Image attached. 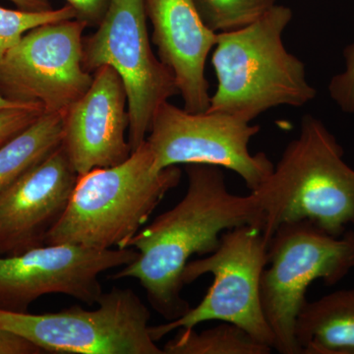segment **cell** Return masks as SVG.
<instances>
[{"label": "cell", "mask_w": 354, "mask_h": 354, "mask_svg": "<svg viewBox=\"0 0 354 354\" xmlns=\"http://www.w3.org/2000/svg\"><path fill=\"white\" fill-rule=\"evenodd\" d=\"M44 113L39 106L11 109L0 113V148L17 136Z\"/></svg>", "instance_id": "44dd1931"}, {"label": "cell", "mask_w": 354, "mask_h": 354, "mask_svg": "<svg viewBox=\"0 0 354 354\" xmlns=\"http://www.w3.org/2000/svg\"><path fill=\"white\" fill-rule=\"evenodd\" d=\"M127 94L120 74L102 66L83 97L64 113L62 146L78 176L113 167L131 155Z\"/></svg>", "instance_id": "4fadbf2b"}, {"label": "cell", "mask_w": 354, "mask_h": 354, "mask_svg": "<svg viewBox=\"0 0 354 354\" xmlns=\"http://www.w3.org/2000/svg\"><path fill=\"white\" fill-rule=\"evenodd\" d=\"M272 349L227 322L199 333L183 329L162 348L165 354H269Z\"/></svg>", "instance_id": "e0dca14e"}, {"label": "cell", "mask_w": 354, "mask_h": 354, "mask_svg": "<svg viewBox=\"0 0 354 354\" xmlns=\"http://www.w3.org/2000/svg\"><path fill=\"white\" fill-rule=\"evenodd\" d=\"M32 106H38V104H22V102L11 101L0 93V113L11 109L28 108Z\"/></svg>", "instance_id": "d4e9b609"}, {"label": "cell", "mask_w": 354, "mask_h": 354, "mask_svg": "<svg viewBox=\"0 0 354 354\" xmlns=\"http://www.w3.org/2000/svg\"><path fill=\"white\" fill-rule=\"evenodd\" d=\"M44 353L39 346L20 335L0 330V354Z\"/></svg>", "instance_id": "603a6c76"}, {"label": "cell", "mask_w": 354, "mask_h": 354, "mask_svg": "<svg viewBox=\"0 0 354 354\" xmlns=\"http://www.w3.org/2000/svg\"><path fill=\"white\" fill-rule=\"evenodd\" d=\"M76 17L75 10L68 4L59 9L44 11L12 10L0 6V62L30 30Z\"/></svg>", "instance_id": "d6986e66"}, {"label": "cell", "mask_w": 354, "mask_h": 354, "mask_svg": "<svg viewBox=\"0 0 354 354\" xmlns=\"http://www.w3.org/2000/svg\"><path fill=\"white\" fill-rule=\"evenodd\" d=\"M97 305L44 314L0 309V330L24 337L44 353L165 354L151 337L150 310L134 291L113 288Z\"/></svg>", "instance_id": "52a82bcc"}, {"label": "cell", "mask_w": 354, "mask_h": 354, "mask_svg": "<svg viewBox=\"0 0 354 354\" xmlns=\"http://www.w3.org/2000/svg\"><path fill=\"white\" fill-rule=\"evenodd\" d=\"M64 113H46L0 148V193L62 145Z\"/></svg>", "instance_id": "2e32d148"}, {"label": "cell", "mask_w": 354, "mask_h": 354, "mask_svg": "<svg viewBox=\"0 0 354 354\" xmlns=\"http://www.w3.org/2000/svg\"><path fill=\"white\" fill-rule=\"evenodd\" d=\"M299 354L354 353V288L304 304L295 325Z\"/></svg>", "instance_id": "9a60e30c"}, {"label": "cell", "mask_w": 354, "mask_h": 354, "mask_svg": "<svg viewBox=\"0 0 354 354\" xmlns=\"http://www.w3.org/2000/svg\"><path fill=\"white\" fill-rule=\"evenodd\" d=\"M180 180L177 165L158 171L146 140L121 164L79 176L66 211L48 232L46 244L127 248Z\"/></svg>", "instance_id": "277c9868"}, {"label": "cell", "mask_w": 354, "mask_h": 354, "mask_svg": "<svg viewBox=\"0 0 354 354\" xmlns=\"http://www.w3.org/2000/svg\"><path fill=\"white\" fill-rule=\"evenodd\" d=\"M145 6L158 58L174 73L184 109L205 113L211 102L205 68L218 32L205 24L193 0H145Z\"/></svg>", "instance_id": "5bb4252c"}, {"label": "cell", "mask_w": 354, "mask_h": 354, "mask_svg": "<svg viewBox=\"0 0 354 354\" xmlns=\"http://www.w3.org/2000/svg\"><path fill=\"white\" fill-rule=\"evenodd\" d=\"M344 57L346 70L333 77L329 92L342 111L354 113V43L346 46Z\"/></svg>", "instance_id": "ffe728a7"}, {"label": "cell", "mask_w": 354, "mask_h": 354, "mask_svg": "<svg viewBox=\"0 0 354 354\" xmlns=\"http://www.w3.org/2000/svg\"><path fill=\"white\" fill-rule=\"evenodd\" d=\"M78 174L60 145L0 193V255L46 245L64 215Z\"/></svg>", "instance_id": "7c38bea8"}, {"label": "cell", "mask_w": 354, "mask_h": 354, "mask_svg": "<svg viewBox=\"0 0 354 354\" xmlns=\"http://www.w3.org/2000/svg\"><path fill=\"white\" fill-rule=\"evenodd\" d=\"M268 246L262 228L242 225L223 232L220 245L209 256L189 261L183 274L184 286L207 274L213 285L195 308L174 321L150 326L156 342L176 329H193L208 321L239 326L256 341L274 346V335L260 299V281L268 264Z\"/></svg>", "instance_id": "8992f818"}, {"label": "cell", "mask_w": 354, "mask_h": 354, "mask_svg": "<svg viewBox=\"0 0 354 354\" xmlns=\"http://www.w3.org/2000/svg\"><path fill=\"white\" fill-rule=\"evenodd\" d=\"M259 131V125L232 114L188 113L165 102L153 116L147 141L158 171L177 165H215L234 171L256 191L274 167L265 153L249 151V142Z\"/></svg>", "instance_id": "30bf717a"}, {"label": "cell", "mask_w": 354, "mask_h": 354, "mask_svg": "<svg viewBox=\"0 0 354 354\" xmlns=\"http://www.w3.org/2000/svg\"><path fill=\"white\" fill-rule=\"evenodd\" d=\"M205 24L216 32L252 24L277 4V0H193Z\"/></svg>", "instance_id": "ac0fdd59"}, {"label": "cell", "mask_w": 354, "mask_h": 354, "mask_svg": "<svg viewBox=\"0 0 354 354\" xmlns=\"http://www.w3.org/2000/svg\"><path fill=\"white\" fill-rule=\"evenodd\" d=\"M87 27L74 18L26 32L0 62V93L46 113H64L92 85L93 74L83 67Z\"/></svg>", "instance_id": "9c48e42d"}, {"label": "cell", "mask_w": 354, "mask_h": 354, "mask_svg": "<svg viewBox=\"0 0 354 354\" xmlns=\"http://www.w3.org/2000/svg\"><path fill=\"white\" fill-rule=\"evenodd\" d=\"M75 10L77 19L88 26H99L108 10L111 0H65Z\"/></svg>", "instance_id": "7402d4cb"}, {"label": "cell", "mask_w": 354, "mask_h": 354, "mask_svg": "<svg viewBox=\"0 0 354 354\" xmlns=\"http://www.w3.org/2000/svg\"><path fill=\"white\" fill-rule=\"evenodd\" d=\"M185 171L188 184L183 199L128 242L127 248H134L138 256L111 277L137 279L151 306L167 321L191 308L183 297V274L190 258L214 252L227 230L242 225L262 228L264 221L259 196L230 192L221 167L187 165Z\"/></svg>", "instance_id": "6da1fadb"}, {"label": "cell", "mask_w": 354, "mask_h": 354, "mask_svg": "<svg viewBox=\"0 0 354 354\" xmlns=\"http://www.w3.org/2000/svg\"><path fill=\"white\" fill-rule=\"evenodd\" d=\"M134 248L95 249L46 244L16 255H0V309L27 312L38 298L68 295L92 306L102 291L100 276L136 259Z\"/></svg>", "instance_id": "8fae6325"}, {"label": "cell", "mask_w": 354, "mask_h": 354, "mask_svg": "<svg viewBox=\"0 0 354 354\" xmlns=\"http://www.w3.org/2000/svg\"><path fill=\"white\" fill-rule=\"evenodd\" d=\"M22 10L44 11L51 9L48 0H9Z\"/></svg>", "instance_id": "cb8c5ba5"}, {"label": "cell", "mask_w": 354, "mask_h": 354, "mask_svg": "<svg viewBox=\"0 0 354 354\" xmlns=\"http://www.w3.org/2000/svg\"><path fill=\"white\" fill-rule=\"evenodd\" d=\"M291 19L292 10L276 4L252 24L218 32L212 57L218 88L207 111L250 122L268 109L301 108L315 99L304 62L283 44Z\"/></svg>", "instance_id": "7a4b0ae2"}, {"label": "cell", "mask_w": 354, "mask_h": 354, "mask_svg": "<svg viewBox=\"0 0 354 354\" xmlns=\"http://www.w3.org/2000/svg\"><path fill=\"white\" fill-rule=\"evenodd\" d=\"M145 0H111L94 34L83 39V67L88 73L113 67L127 94L131 151L146 141L160 104L179 94L174 73L156 57L147 28Z\"/></svg>", "instance_id": "ba28073f"}, {"label": "cell", "mask_w": 354, "mask_h": 354, "mask_svg": "<svg viewBox=\"0 0 354 354\" xmlns=\"http://www.w3.org/2000/svg\"><path fill=\"white\" fill-rule=\"evenodd\" d=\"M354 268V232L333 236L308 221L283 223L268 246V264L260 281L266 321L279 353L299 354L295 325L310 285L341 281Z\"/></svg>", "instance_id": "5b68a950"}, {"label": "cell", "mask_w": 354, "mask_h": 354, "mask_svg": "<svg viewBox=\"0 0 354 354\" xmlns=\"http://www.w3.org/2000/svg\"><path fill=\"white\" fill-rule=\"evenodd\" d=\"M255 192L270 241L283 223L308 221L333 236L354 225V169L322 121L302 118L300 133L283 151L267 181Z\"/></svg>", "instance_id": "3957f363"}]
</instances>
